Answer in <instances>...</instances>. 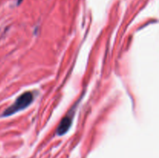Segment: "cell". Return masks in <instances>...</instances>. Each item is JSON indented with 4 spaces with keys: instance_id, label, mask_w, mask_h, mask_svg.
<instances>
[{
    "instance_id": "3",
    "label": "cell",
    "mask_w": 159,
    "mask_h": 158,
    "mask_svg": "<svg viewBox=\"0 0 159 158\" xmlns=\"http://www.w3.org/2000/svg\"><path fill=\"white\" fill-rule=\"evenodd\" d=\"M22 1H23V0H18V4H20Z\"/></svg>"
},
{
    "instance_id": "2",
    "label": "cell",
    "mask_w": 159,
    "mask_h": 158,
    "mask_svg": "<svg viewBox=\"0 0 159 158\" xmlns=\"http://www.w3.org/2000/svg\"><path fill=\"white\" fill-rule=\"evenodd\" d=\"M71 125V117L68 116H65L61 121L60 122V124L57 126V134L58 136H62L65 133L68 131Z\"/></svg>"
},
{
    "instance_id": "1",
    "label": "cell",
    "mask_w": 159,
    "mask_h": 158,
    "mask_svg": "<svg viewBox=\"0 0 159 158\" xmlns=\"http://www.w3.org/2000/svg\"><path fill=\"white\" fill-rule=\"evenodd\" d=\"M33 101H34V94L30 91H26L21 95L19 96L11 106L6 108V111L3 112L2 116L6 117V116H12V115L24 109L32 103Z\"/></svg>"
}]
</instances>
